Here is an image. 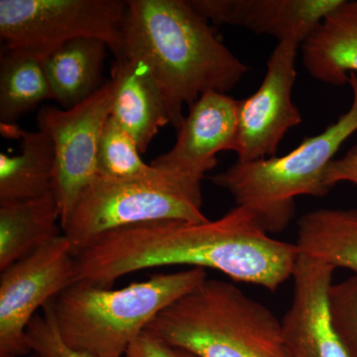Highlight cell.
Segmentation results:
<instances>
[{
    "mask_svg": "<svg viewBox=\"0 0 357 357\" xmlns=\"http://www.w3.org/2000/svg\"><path fill=\"white\" fill-rule=\"evenodd\" d=\"M300 252L274 238L255 215L236 206L218 220H167L114 230L75 256V278L112 288L121 277L154 267L213 269L275 293L292 278Z\"/></svg>",
    "mask_w": 357,
    "mask_h": 357,
    "instance_id": "1",
    "label": "cell"
},
{
    "mask_svg": "<svg viewBox=\"0 0 357 357\" xmlns=\"http://www.w3.org/2000/svg\"><path fill=\"white\" fill-rule=\"evenodd\" d=\"M119 57L147 66L176 129L184 121L185 105L211 91L227 93L249 70L189 0H129Z\"/></svg>",
    "mask_w": 357,
    "mask_h": 357,
    "instance_id": "2",
    "label": "cell"
},
{
    "mask_svg": "<svg viewBox=\"0 0 357 357\" xmlns=\"http://www.w3.org/2000/svg\"><path fill=\"white\" fill-rule=\"evenodd\" d=\"M145 331L199 357H292L271 310L217 279L175 301Z\"/></svg>",
    "mask_w": 357,
    "mask_h": 357,
    "instance_id": "3",
    "label": "cell"
},
{
    "mask_svg": "<svg viewBox=\"0 0 357 357\" xmlns=\"http://www.w3.org/2000/svg\"><path fill=\"white\" fill-rule=\"evenodd\" d=\"M206 278V270L188 268L115 290L76 281L52 301L54 319L70 347L122 357L157 314Z\"/></svg>",
    "mask_w": 357,
    "mask_h": 357,
    "instance_id": "4",
    "label": "cell"
},
{
    "mask_svg": "<svg viewBox=\"0 0 357 357\" xmlns=\"http://www.w3.org/2000/svg\"><path fill=\"white\" fill-rule=\"evenodd\" d=\"M351 107L318 135L305 137L295 149L281 157L252 162L236 161L211 177L229 192L237 206L255 215L268 234H278L292 222L295 199L301 196L321 198L330 192L325 171L342 144L357 131V75H349Z\"/></svg>",
    "mask_w": 357,
    "mask_h": 357,
    "instance_id": "5",
    "label": "cell"
},
{
    "mask_svg": "<svg viewBox=\"0 0 357 357\" xmlns=\"http://www.w3.org/2000/svg\"><path fill=\"white\" fill-rule=\"evenodd\" d=\"M202 208V181L189 176L166 171L154 180L96 177L63 223V234L76 255L114 230L167 220L206 222Z\"/></svg>",
    "mask_w": 357,
    "mask_h": 357,
    "instance_id": "6",
    "label": "cell"
},
{
    "mask_svg": "<svg viewBox=\"0 0 357 357\" xmlns=\"http://www.w3.org/2000/svg\"><path fill=\"white\" fill-rule=\"evenodd\" d=\"M126 8L122 0H0V38L40 60L72 40L98 39L116 58Z\"/></svg>",
    "mask_w": 357,
    "mask_h": 357,
    "instance_id": "7",
    "label": "cell"
},
{
    "mask_svg": "<svg viewBox=\"0 0 357 357\" xmlns=\"http://www.w3.org/2000/svg\"><path fill=\"white\" fill-rule=\"evenodd\" d=\"M114 79L102 84L93 95L70 109L44 107L37 115L55 149L53 192L61 211V227L96 172L98 147L114 103Z\"/></svg>",
    "mask_w": 357,
    "mask_h": 357,
    "instance_id": "8",
    "label": "cell"
},
{
    "mask_svg": "<svg viewBox=\"0 0 357 357\" xmlns=\"http://www.w3.org/2000/svg\"><path fill=\"white\" fill-rule=\"evenodd\" d=\"M75 253L64 234L0 275V356L31 354L26 330L40 307L74 283Z\"/></svg>",
    "mask_w": 357,
    "mask_h": 357,
    "instance_id": "9",
    "label": "cell"
},
{
    "mask_svg": "<svg viewBox=\"0 0 357 357\" xmlns=\"http://www.w3.org/2000/svg\"><path fill=\"white\" fill-rule=\"evenodd\" d=\"M299 48L301 44L295 40L279 42L268 59L259 88L248 98L238 100L234 147L237 161L276 156L286 133L302 123V115L292 98Z\"/></svg>",
    "mask_w": 357,
    "mask_h": 357,
    "instance_id": "10",
    "label": "cell"
},
{
    "mask_svg": "<svg viewBox=\"0 0 357 357\" xmlns=\"http://www.w3.org/2000/svg\"><path fill=\"white\" fill-rule=\"evenodd\" d=\"M237 123L238 100L217 91L204 93L189 107L172 149L157 157L151 165L203 181L218 165V153L234 151Z\"/></svg>",
    "mask_w": 357,
    "mask_h": 357,
    "instance_id": "11",
    "label": "cell"
},
{
    "mask_svg": "<svg viewBox=\"0 0 357 357\" xmlns=\"http://www.w3.org/2000/svg\"><path fill=\"white\" fill-rule=\"evenodd\" d=\"M335 268L300 255L293 272V300L282 319L292 357H349L331 321L328 295Z\"/></svg>",
    "mask_w": 357,
    "mask_h": 357,
    "instance_id": "12",
    "label": "cell"
},
{
    "mask_svg": "<svg viewBox=\"0 0 357 357\" xmlns=\"http://www.w3.org/2000/svg\"><path fill=\"white\" fill-rule=\"evenodd\" d=\"M213 24L241 26L279 42L302 45L342 0H189Z\"/></svg>",
    "mask_w": 357,
    "mask_h": 357,
    "instance_id": "13",
    "label": "cell"
},
{
    "mask_svg": "<svg viewBox=\"0 0 357 357\" xmlns=\"http://www.w3.org/2000/svg\"><path fill=\"white\" fill-rule=\"evenodd\" d=\"M110 79L115 83L110 117L144 153L160 129L170 124L158 84L144 63L128 57L114 59Z\"/></svg>",
    "mask_w": 357,
    "mask_h": 357,
    "instance_id": "14",
    "label": "cell"
},
{
    "mask_svg": "<svg viewBox=\"0 0 357 357\" xmlns=\"http://www.w3.org/2000/svg\"><path fill=\"white\" fill-rule=\"evenodd\" d=\"M302 62L310 76L340 86L357 75V0H342L302 45Z\"/></svg>",
    "mask_w": 357,
    "mask_h": 357,
    "instance_id": "15",
    "label": "cell"
},
{
    "mask_svg": "<svg viewBox=\"0 0 357 357\" xmlns=\"http://www.w3.org/2000/svg\"><path fill=\"white\" fill-rule=\"evenodd\" d=\"M6 138L20 139V153L0 154V204L39 198L53 191L55 149L45 131L0 124Z\"/></svg>",
    "mask_w": 357,
    "mask_h": 357,
    "instance_id": "16",
    "label": "cell"
},
{
    "mask_svg": "<svg viewBox=\"0 0 357 357\" xmlns=\"http://www.w3.org/2000/svg\"><path fill=\"white\" fill-rule=\"evenodd\" d=\"M61 211L53 191L0 204V271L62 236Z\"/></svg>",
    "mask_w": 357,
    "mask_h": 357,
    "instance_id": "17",
    "label": "cell"
},
{
    "mask_svg": "<svg viewBox=\"0 0 357 357\" xmlns=\"http://www.w3.org/2000/svg\"><path fill=\"white\" fill-rule=\"evenodd\" d=\"M107 45L102 40L79 38L67 42L42 60L53 100L70 109L100 86Z\"/></svg>",
    "mask_w": 357,
    "mask_h": 357,
    "instance_id": "18",
    "label": "cell"
},
{
    "mask_svg": "<svg viewBox=\"0 0 357 357\" xmlns=\"http://www.w3.org/2000/svg\"><path fill=\"white\" fill-rule=\"evenodd\" d=\"M300 255L357 275V208H319L298 220Z\"/></svg>",
    "mask_w": 357,
    "mask_h": 357,
    "instance_id": "19",
    "label": "cell"
},
{
    "mask_svg": "<svg viewBox=\"0 0 357 357\" xmlns=\"http://www.w3.org/2000/svg\"><path fill=\"white\" fill-rule=\"evenodd\" d=\"M46 100H53V96L42 60L4 46L0 56V124H15Z\"/></svg>",
    "mask_w": 357,
    "mask_h": 357,
    "instance_id": "20",
    "label": "cell"
},
{
    "mask_svg": "<svg viewBox=\"0 0 357 357\" xmlns=\"http://www.w3.org/2000/svg\"><path fill=\"white\" fill-rule=\"evenodd\" d=\"M96 172V177L131 181L154 180L166 171L145 163L133 138L109 116L100 138Z\"/></svg>",
    "mask_w": 357,
    "mask_h": 357,
    "instance_id": "21",
    "label": "cell"
},
{
    "mask_svg": "<svg viewBox=\"0 0 357 357\" xmlns=\"http://www.w3.org/2000/svg\"><path fill=\"white\" fill-rule=\"evenodd\" d=\"M331 321L349 357H357V275L333 283L328 295Z\"/></svg>",
    "mask_w": 357,
    "mask_h": 357,
    "instance_id": "22",
    "label": "cell"
},
{
    "mask_svg": "<svg viewBox=\"0 0 357 357\" xmlns=\"http://www.w3.org/2000/svg\"><path fill=\"white\" fill-rule=\"evenodd\" d=\"M26 342L32 354L40 357H96L88 351L74 349L65 342L54 319L52 301L36 314L26 330Z\"/></svg>",
    "mask_w": 357,
    "mask_h": 357,
    "instance_id": "23",
    "label": "cell"
},
{
    "mask_svg": "<svg viewBox=\"0 0 357 357\" xmlns=\"http://www.w3.org/2000/svg\"><path fill=\"white\" fill-rule=\"evenodd\" d=\"M126 357H199L183 347L169 344L151 333L143 332L128 347Z\"/></svg>",
    "mask_w": 357,
    "mask_h": 357,
    "instance_id": "24",
    "label": "cell"
},
{
    "mask_svg": "<svg viewBox=\"0 0 357 357\" xmlns=\"http://www.w3.org/2000/svg\"><path fill=\"white\" fill-rule=\"evenodd\" d=\"M325 185L332 190L340 183L357 185V142L338 159H333L325 171Z\"/></svg>",
    "mask_w": 357,
    "mask_h": 357,
    "instance_id": "25",
    "label": "cell"
},
{
    "mask_svg": "<svg viewBox=\"0 0 357 357\" xmlns=\"http://www.w3.org/2000/svg\"><path fill=\"white\" fill-rule=\"evenodd\" d=\"M29 357H40V356H37V354H32V352H31V356H30Z\"/></svg>",
    "mask_w": 357,
    "mask_h": 357,
    "instance_id": "26",
    "label": "cell"
}]
</instances>
